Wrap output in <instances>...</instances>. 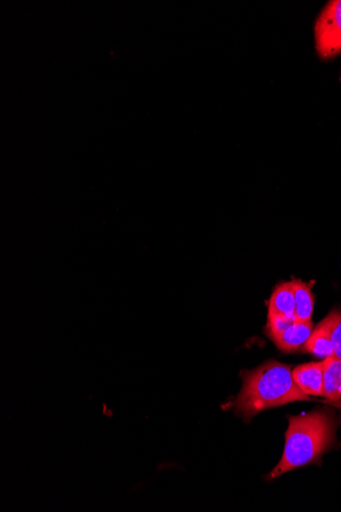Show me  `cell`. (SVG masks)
I'll list each match as a JSON object with an SVG mask.
<instances>
[{
  "label": "cell",
  "instance_id": "obj_1",
  "mask_svg": "<svg viewBox=\"0 0 341 512\" xmlns=\"http://www.w3.org/2000/svg\"><path fill=\"white\" fill-rule=\"evenodd\" d=\"M242 382V389L232 405L247 422L266 409L311 400L296 384L290 366L278 361L271 360L246 371Z\"/></svg>",
  "mask_w": 341,
  "mask_h": 512
},
{
  "label": "cell",
  "instance_id": "obj_2",
  "mask_svg": "<svg viewBox=\"0 0 341 512\" xmlns=\"http://www.w3.org/2000/svg\"><path fill=\"white\" fill-rule=\"evenodd\" d=\"M336 427L334 413L329 409L289 417L282 458L268 479L318 461L334 445Z\"/></svg>",
  "mask_w": 341,
  "mask_h": 512
},
{
  "label": "cell",
  "instance_id": "obj_3",
  "mask_svg": "<svg viewBox=\"0 0 341 512\" xmlns=\"http://www.w3.org/2000/svg\"><path fill=\"white\" fill-rule=\"evenodd\" d=\"M315 37L317 52L322 58L341 52V0L326 6L316 22Z\"/></svg>",
  "mask_w": 341,
  "mask_h": 512
},
{
  "label": "cell",
  "instance_id": "obj_4",
  "mask_svg": "<svg viewBox=\"0 0 341 512\" xmlns=\"http://www.w3.org/2000/svg\"><path fill=\"white\" fill-rule=\"evenodd\" d=\"M324 362L302 364L292 370V377L303 393L323 397Z\"/></svg>",
  "mask_w": 341,
  "mask_h": 512
},
{
  "label": "cell",
  "instance_id": "obj_5",
  "mask_svg": "<svg viewBox=\"0 0 341 512\" xmlns=\"http://www.w3.org/2000/svg\"><path fill=\"white\" fill-rule=\"evenodd\" d=\"M314 325L312 321H299L273 340L277 348L285 353L297 352L304 349L308 342Z\"/></svg>",
  "mask_w": 341,
  "mask_h": 512
},
{
  "label": "cell",
  "instance_id": "obj_6",
  "mask_svg": "<svg viewBox=\"0 0 341 512\" xmlns=\"http://www.w3.org/2000/svg\"><path fill=\"white\" fill-rule=\"evenodd\" d=\"M268 315H282L289 318L296 317V298L292 282L278 285L269 302Z\"/></svg>",
  "mask_w": 341,
  "mask_h": 512
},
{
  "label": "cell",
  "instance_id": "obj_7",
  "mask_svg": "<svg viewBox=\"0 0 341 512\" xmlns=\"http://www.w3.org/2000/svg\"><path fill=\"white\" fill-rule=\"evenodd\" d=\"M323 397L331 403L341 402V359L331 356L324 361Z\"/></svg>",
  "mask_w": 341,
  "mask_h": 512
},
{
  "label": "cell",
  "instance_id": "obj_8",
  "mask_svg": "<svg viewBox=\"0 0 341 512\" xmlns=\"http://www.w3.org/2000/svg\"><path fill=\"white\" fill-rule=\"evenodd\" d=\"M304 350L318 358L333 356V343L330 334V319L327 316L313 330Z\"/></svg>",
  "mask_w": 341,
  "mask_h": 512
},
{
  "label": "cell",
  "instance_id": "obj_9",
  "mask_svg": "<svg viewBox=\"0 0 341 512\" xmlns=\"http://www.w3.org/2000/svg\"><path fill=\"white\" fill-rule=\"evenodd\" d=\"M292 286H294L296 298V317L299 321H312L315 299L309 285L301 281V279H294Z\"/></svg>",
  "mask_w": 341,
  "mask_h": 512
},
{
  "label": "cell",
  "instance_id": "obj_10",
  "mask_svg": "<svg viewBox=\"0 0 341 512\" xmlns=\"http://www.w3.org/2000/svg\"><path fill=\"white\" fill-rule=\"evenodd\" d=\"M296 321L297 319L282 315H268L266 333L271 340H274Z\"/></svg>",
  "mask_w": 341,
  "mask_h": 512
},
{
  "label": "cell",
  "instance_id": "obj_11",
  "mask_svg": "<svg viewBox=\"0 0 341 512\" xmlns=\"http://www.w3.org/2000/svg\"><path fill=\"white\" fill-rule=\"evenodd\" d=\"M330 334L333 343V356L341 359V310H333L328 315Z\"/></svg>",
  "mask_w": 341,
  "mask_h": 512
}]
</instances>
